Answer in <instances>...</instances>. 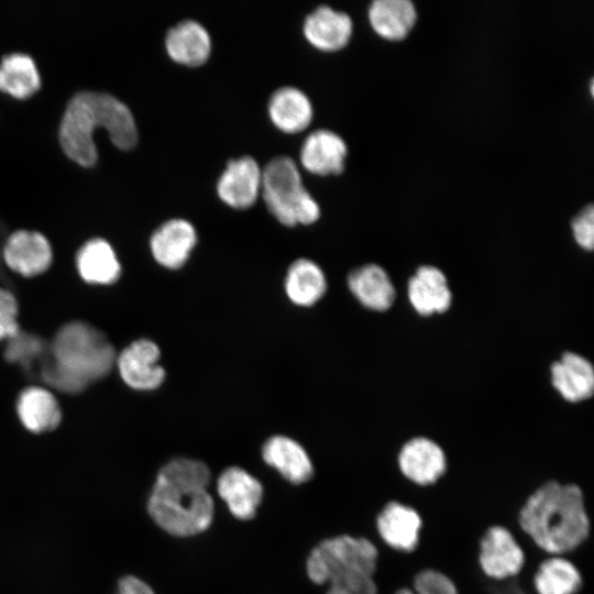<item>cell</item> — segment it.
I'll list each match as a JSON object with an SVG mask.
<instances>
[{"instance_id": "cell-31", "label": "cell", "mask_w": 594, "mask_h": 594, "mask_svg": "<svg viewBox=\"0 0 594 594\" xmlns=\"http://www.w3.org/2000/svg\"><path fill=\"white\" fill-rule=\"evenodd\" d=\"M18 310L14 295L0 287V341L9 340L20 331Z\"/></svg>"}, {"instance_id": "cell-18", "label": "cell", "mask_w": 594, "mask_h": 594, "mask_svg": "<svg viewBox=\"0 0 594 594\" xmlns=\"http://www.w3.org/2000/svg\"><path fill=\"white\" fill-rule=\"evenodd\" d=\"M407 294L413 308L421 316L442 314L452 301L444 273L431 265L420 266L410 277Z\"/></svg>"}, {"instance_id": "cell-3", "label": "cell", "mask_w": 594, "mask_h": 594, "mask_svg": "<svg viewBox=\"0 0 594 594\" xmlns=\"http://www.w3.org/2000/svg\"><path fill=\"white\" fill-rule=\"evenodd\" d=\"M518 522L540 549L552 554L576 549L590 534L581 488L557 481L546 482L526 499Z\"/></svg>"}, {"instance_id": "cell-21", "label": "cell", "mask_w": 594, "mask_h": 594, "mask_svg": "<svg viewBox=\"0 0 594 594\" xmlns=\"http://www.w3.org/2000/svg\"><path fill=\"white\" fill-rule=\"evenodd\" d=\"M551 383L570 403L590 398L594 392V370L585 358L565 352L551 365Z\"/></svg>"}, {"instance_id": "cell-32", "label": "cell", "mask_w": 594, "mask_h": 594, "mask_svg": "<svg viewBox=\"0 0 594 594\" xmlns=\"http://www.w3.org/2000/svg\"><path fill=\"white\" fill-rule=\"evenodd\" d=\"M572 232L578 244L592 251L594 245V208L588 205L572 221Z\"/></svg>"}, {"instance_id": "cell-17", "label": "cell", "mask_w": 594, "mask_h": 594, "mask_svg": "<svg viewBox=\"0 0 594 594\" xmlns=\"http://www.w3.org/2000/svg\"><path fill=\"white\" fill-rule=\"evenodd\" d=\"M421 525V518L414 508L395 501L387 503L376 518L381 538L403 552L416 549Z\"/></svg>"}, {"instance_id": "cell-16", "label": "cell", "mask_w": 594, "mask_h": 594, "mask_svg": "<svg viewBox=\"0 0 594 594\" xmlns=\"http://www.w3.org/2000/svg\"><path fill=\"white\" fill-rule=\"evenodd\" d=\"M283 287L290 304L299 308H311L324 297L328 279L317 262L299 257L287 267Z\"/></svg>"}, {"instance_id": "cell-1", "label": "cell", "mask_w": 594, "mask_h": 594, "mask_svg": "<svg viewBox=\"0 0 594 594\" xmlns=\"http://www.w3.org/2000/svg\"><path fill=\"white\" fill-rule=\"evenodd\" d=\"M211 474L201 461L175 458L157 473L147 501V512L164 531L191 537L206 531L215 515L213 498L207 487Z\"/></svg>"}, {"instance_id": "cell-26", "label": "cell", "mask_w": 594, "mask_h": 594, "mask_svg": "<svg viewBox=\"0 0 594 594\" xmlns=\"http://www.w3.org/2000/svg\"><path fill=\"white\" fill-rule=\"evenodd\" d=\"M417 13L409 0H376L369 8V20L382 37L404 38L416 22Z\"/></svg>"}, {"instance_id": "cell-24", "label": "cell", "mask_w": 594, "mask_h": 594, "mask_svg": "<svg viewBox=\"0 0 594 594\" xmlns=\"http://www.w3.org/2000/svg\"><path fill=\"white\" fill-rule=\"evenodd\" d=\"M268 114L273 124L280 131L298 133L310 124L314 109L304 91L296 87L285 86L271 96Z\"/></svg>"}, {"instance_id": "cell-5", "label": "cell", "mask_w": 594, "mask_h": 594, "mask_svg": "<svg viewBox=\"0 0 594 594\" xmlns=\"http://www.w3.org/2000/svg\"><path fill=\"white\" fill-rule=\"evenodd\" d=\"M378 551L366 538L341 535L319 542L306 561L311 582L328 584L326 594H377Z\"/></svg>"}, {"instance_id": "cell-12", "label": "cell", "mask_w": 594, "mask_h": 594, "mask_svg": "<svg viewBox=\"0 0 594 594\" xmlns=\"http://www.w3.org/2000/svg\"><path fill=\"white\" fill-rule=\"evenodd\" d=\"M398 465L409 481L418 485H429L444 474L447 458L438 443L425 437H416L402 447Z\"/></svg>"}, {"instance_id": "cell-25", "label": "cell", "mask_w": 594, "mask_h": 594, "mask_svg": "<svg viewBox=\"0 0 594 594\" xmlns=\"http://www.w3.org/2000/svg\"><path fill=\"white\" fill-rule=\"evenodd\" d=\"M80 277L94 285H110L121 275V264L112 246L103 239L86 242L76 255Z\"/></svg>"}, {"instance_id": "cell-20", "label": "cell", "mask_w": 594, "mask_h": 594, "mask_svg": "<svg viewBox=\"0 0 594 594\" xmlns=\"http://www.w3.org/2000/svg\"><path fill=\"white\" fill-rule=\"evenodd\" d=\"M346 285L354 298L365 308L385 311L395 300V288L386 271L370 263L352 270Z\"/></svg>"}, {"instance_id": "cell-11", "label": "cell", "mask_w": 594, "mask_h": 594, "mask_svg": "<svg viewBox=\"0 0 594 594\" xmlns=\"http://www.w3.org/2000/svg\"><path fill=\"white\" fill-rule=\"evenodd\" d=\"M53 253L48 240L40 232L18 230L6 241L3 260L16 274L33 277L47 271Z\"/></svg>"}, {"instance_id": "cell-28", "label": "cell", "mask_w": 594, "mask_h": 594, "mask_svg": "<svg viewBox=\"0 0 594 594\" xmlns=\"http://www.w3.org/2000/svg\"><path fill=\"white\" fill-rule=\"evenodd\" d=\"M534 585L538 594H575L581 588L582 576L571 561L554 556L539 564Z\"/></svg>"}, {"instance_id": "cell-9", "label": "cell", "mask_w": 594, "mask_h": 594, "mask_svg": "<svg viewBox=\"0 0 594 594\" xmlns=\"http://www.w3.org/2000/svg\"><path fill=\"white\" fill-rule=\"evenodd\" d=\"M479 562L487 576L503 580L520 572L525 553L507 528L493 526L481 538Z\"/></svg>"}, {"instance_id": "cell-2", "label": "cell", "mask_w": 594, "mask_h": 594, "mask_svg": "<svg viewBox=\"0 0 594 594\" xmlns=\"http://www.w3.org/2000/svg\"><path fill=\"white\" fill-rule=\"evenodd\" d=\"M103 129L121 150H131L138 142L132 112L116 97L98 91H81L68 102L59 125V143L64 153L84 167L97 162L94 131Z\"/></svg>"}, {"instance_id": "cell-7", "label": "cell", "mask_w": 594, "mask_h": 594, "mask_svg": "<svg viewBox=\"0 0 594 594\" xmlns=\"http://www.w3.org/2000/svg\"><path fill=\"white\" fill-rule=\"evenodd\" d=\"M161 356V349L156 342L141 338L119 353L116 364L120 377L128 387L138 392H153L160 388L166 378Z\"/></svg>"}, {"instance_id": "cell-22", "label": "cell", "mask_w": 594, "mask_h": 594, "mask_svg": "<svg viewBox=\"0 0 594 594\" xmlns=\"http://www.w3.org/2000/svg\"><path fill=\"white\" fill-rule=\"evenodd\" d=\"M165 47L169 57L186 66H200L211 52V38L204 25L195 20H184L166 34Z\"/></svg>"}, {"instance_id": "cell-13", "label": "cell", "mask_w": 594, "mask_h": 594, "mask_svg": "<svg viewBox=\"0 0 594 594\" xmlns=\"http://www.w3.org/2000/svg\"><path fill=\"white\" fill-rule=\"evenodd\" d=\"M220 498L237 519H252L263 497L261 482L240 466H229L221 472L217 481Z\"/></svg>"}, {"instance_id": "cell-15", "label": "cell", "mask_w": 594, "mask_h": 594, "mask_svg": "<svg viewBox=\"0 0 594 594\" xmlns=\"http://www.w3.org/2000/svg\"><path fill=\"white\" fill-rule=\"evenodd\" d=\"M348 147L343 139L330 130L319 129L304 141L299 158L302 167L311 174L337 175L344 169Z\"/></svg>"}, {"instance_id": "cell-29", "label": "cell", "mask_w": 594, "mask_h": 594, "mask_svg": "<svg viewBox=\"0 0 594 594\" xmlns=\"http://www.w3.org/2000/svg\"><path fill=\"white\" fill-rule=\"evenodd\" d=\"M47 353L48 344L41 337L19 331L8 340L4 358L29 370L38 359L43 361Z\"/></svg>"}, {"instance_id": "cell-6", "label": "cell", "mask_w": 594, "mask_h": 594, "mask_svg": "<svg viewBox=\"0 0 594 594\" xmlns=\"http://www.w3.org/2000/svg\"><path fill=\"white\" fill-rule=\"evenodd\" d=\"M261 195L268 211L286 227L312 224L320 217L318 202L288 156L274 157L262 169Z\"/></svg>"}, {"instance_id": "cell-33", "label": "cell", "mask_w": 594, "mask_h": 594, "mask_svg": "<svg viewBox=\"0 0 594 594\" xmlns=\"http://www.w3.org/2000/svg\"><path fill=\"white\" fill-rule=\"evenodd\" d=\"M118 594H155V592L138 576L125 575L118 582Z\"/></svg>"}, {"instance_id": "cell-4", "label": "cell", "mask_w": 594, "mask_h": 594, "mask_svg": "<svg viewBox=\"0 0 594 594\" xmlns=\"http://www.w3.org/2000/svg\"><path fill=\"white\" fill-rule=\"evenodd\" d=\"M116 359L113 345L99 329L72 321L57 330L40 372L51 387L76 394L107 376Z\"/></svg>"}, {"instance_id": "cell-8", "label": "cell", "mask_w": 594, "mask_h": 594, "mask_svg": "<svg viewBox=\"0 0 594 594\" xmlns=\"http://www.w3.org/2000/svg\"><path fill=\"white\" fill-rule=\"evenodd\" d=\"M198 242L196 228L186 219L162 223L151 235L150 250L155 262L168 271L183 268Z\"/></svg>"}, {"instance_id": "cell-23", "label": "cell", "mask_w": 594, "mask_h": 594, "mask_svg": "<svg viewBox=\"0 0 594 594\" xmlns=\"http://www.w3.org/2000/svg\"><path fill=\"white\" fill-rule=\"evenodd\" d=\"M16 413L23 427L33 433L52 431L62 420L57 399L48 389L40 386H30L20 393Z\"/></svg>"}, {"instance_id": "cell-10", "label": "cell", "mask_w": 594, "mask_h": 594, "mask_svg": "<svg viewBox=\"0 0 594 594\" xmlns=\"http://www.w3.org/2000/svg\"><path fill=\"white\" fill-rule=\"evenodd\" d=\"M262 168L251 156L228 162L217 183L219 198L234 209H246L261 194Z\"/></svg>"}, {"instance_id": "cell-30", "label": "cell", "mask_w": 594, "mask_h": 594, "mask_svg": "<svg viewBox=\"0 0 594 594\" xmlns=\"http://www.w3.org/2000/svg\"><path fill=\"white\" fill-rule=\"evenodd\" d=\"M414 587H403L395 594H458V590L453 581L444 573L425 569L418 572L413 582Z\"/></svg>"}, {"instance_id": "cell-27", "label": "cell", "mask_w": 594, "mask_h": 594, "mask_svg": "<svg viewBox=\"0 0 594 594\" xmlns=\"http://www.w3.org/2000/svg\"><path fill=\"white\" fill-rule=\"evenodd\" d=\"M41 86L37 67L26 54L13 53L0 64V90L18 99L34 95Z\"/></svg>"}, {"instance_id": "cell-14", "label": "cell", "mask_w": 594, "mask_h": 594, "mask_svg": "<svg viewBox=\"0 0 594 594\" xmlns=\"http://www.w3.org/2000/svg\"><path fill=\"white\" fill-rule=\"evenodd\" d=\"M263 461L292 484H302L314 475V464L306 449L295 439L274 435L261 450Z\"/></svg>"}, {"instance_id": "cell-19", "label": "cell", "mask_w": 594, "mask_h": 594, "mask_svg": "<svg viewBox=\"0 0 594 594\" xmlns=\"http://www.w3.org/2000/svg\"><path fill=\"white\" fill-rule=\"evenodd\" d=\"M302 30L314 47L333 52L348 44L352 34V21L344 12L320 6L306 16Z\"/></svg>"}]
</instances>
